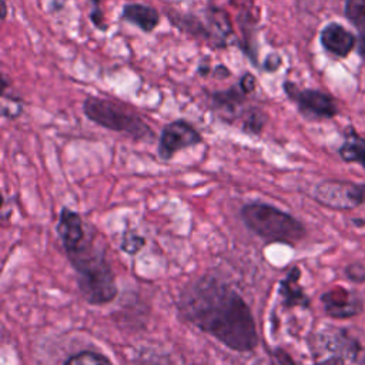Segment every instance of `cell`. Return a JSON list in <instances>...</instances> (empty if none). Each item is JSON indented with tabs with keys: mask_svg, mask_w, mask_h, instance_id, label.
I'll use <instances>...</instances> for the list:
<instances>
[{
	"mask_svg": "<svg viewBox=\"0 0 365 365\" xmlns=\"http://www.w3.org/2000/svg\"><path fill=\"white\" fill-rule=\"evenodd\" d=\"M182 317L234 351H251L258 344L255 322L248 304L228 284L202 277L180 297Z\"/></svg>",
	"mask_w": 365,
	"mask_h": 365,
	"instance_id": "1",
	"label": "cell"
},
{
	"mask_svg": "<svg viewBox=\"0 0 365 365\" xmlns=\"http://www.w3.org/2000/svg\"><path fill=\"white\" fill-rule=\"evenodd\" d=\"M57 232L77 272L78 288L90 304H107L117 295L114 274L103 250L87 232L81 217L70 208L60 211Z\"/></svg>",
	"mask_w": 365,
	"mask_h": 365,
	"instance_id": "2",
	"label": "cell"
},
{
	"mask_svg": "<svg viewBox=\"0 0 365 365\" xmlns=\"http://www.w3.org/2000/svg\"><path fill=\"white\" fill-rule=\"evenodd\" d=\"M241 217L252 232L268 241L295 244L305 234L298 220L269 204H247L241 210Z\"/></svg>",
	"mask_w": 365,
	"mask_h": 365,
	"instance_id": "3",
	"label": "cell"
},
{
	"mask_svg": "<svg viewBox=\"0 0 365 365\" xmlns=\"http://www.w3.org/2000/svg\"><path fill=\"white\" fill-rule=\"evenodd\" d=\"M83 111L93 123L117 133H124L135 140H151L154 137L151 127L123 103L93 96L84 100Z\"/></svg>",
	"mask_w": 365,
	"mask_h": 365,
	"instance_id": "4",
	"label": "cell"
},
{
	"mask_svg": "<svg viewBox=\"0 0 365 365\" xmlns=\"http://www.w3.org/2000/svg\"><path fill=\"white\" fill-rule=\"evenodd\" d=\"M284 90L287 96L297 103L299 113L307 118H331L338 111L334 98L319 90H301L291 81L284 83Z\"/></svg>",
	"mask_w": 365,
	"mask_h": 365,
	"instance_id": "5",
	"label": "cell"
},
{
	"mask_svg": "<svg viewBox=\"0 0 365 365\" xmlns=\"http://www.w3.org/2000/svg\"><path fill=\"white\" fill-rule=\"evenodd\" d=\"M202 141L198 130L185 120H175L164 125L158 141V157L170 160L182 148L197 145Z\"/></svg>",
	"mask_w": 365,
	"mask_h": 365,
	"instance_id": "6",
	"label": "cell"
},
{
	"mask_svg": "<svg viewBox=\"0 0 365 365\" xmlns=\"http://www.w3.org/2000/svg\"><path fill=\"white\" fill-rule=\"evenodd\" d=\"M362 197L361 187L345 181H324L315 188L317 201L335 210L354 208L362 201Z\"/></svg>",
	"mask_w": 365,
	"mask_h": 365,
	"instance_id": "7",
	"label": "cell"
},
{
	"mask_svg": "<svg viewBox=\"0 0 365 365\" xmlns=\"http://www.w3.org/2000/svg\"><path fill=\"white\" fill-rule=\"evenodd\" d=\"M324 48L338 57H345L355 46V37L338 23L327 24L319 36Z\"/></svg>",
	"mask_w": 365,
	"mask_h": 365,
	"instance_id": "8",
	"label": "cell"
},
{
	"mask_svg": "<svg viewBox=\"0 0 365 365\" xmlns=\"http://www.w3.org/2000/svg\"><path fill=\"white\" fill-rule=\"evenodd\" d=\"M121 19L137 26L144 33H151L160 23V13L147 4L125 3L121 9Z\"/></svg>",
	"mask_w": 365,
	"mask_h": 365,
	"instance_id": "9",
	"label": "cell"
},
{
	"mask_svg": "<svg viewBox=\"0 0 365 365\" xmlns=\"http://www.w3.org/2000/svg\"><path fill=\"white\" fill-rule=\"evenodd\" d=\"M245 91L242 90V87L238 84L230 87L228 90H222V91H217L212 94V106L214 108L227 115V120H232L240 114V108L242 106V103L245 101Z\"/></svg>",
	"mask_w": 365,
	"mask_h": 365,
	"instance_id": "10",
	"label": "cell"
},
{
	"mask_svg": "<svg viewBox=\"0 0 365 365\" xmlns=\"http://www.w3.org/2000/svg\"><path fill=\"white\" fill-rule=\"evenodd\" d=\"M299 279V269L294 267L287 277L281 281L279 294L282 297L285 307H295V305H308V298L302 292V288L298 284Z\"/></svg>",
	"mask_w": 365,
	"mask_h": 365,
	"instance_id": "11",
	"label": "cell"
},
{
	"mask_svg": "<svg viewBox=\"0 0 365 365\" xmlns=\"http://www.w3.org/2000/svg\"><path fill=\"white\" fill-rule=\"evenodd\" d=\"M325 309L334 317H348L358 311V304L345 291L332 289L322 297Z\"/></svg>",
	"mask_w": 365,
	"mask_h": 365,
	"instance_id": "12",
	"label": "cell"
},
{
	"mask_svg": "<svg viewBox=\"0 0 365 365\" xmlns=\"http://www.w3.org/2000/svg\"><path fill=\"white\" fill-rule=\"evenodd\" d=\"M345 16L359 34V53L365 56V0H345Z\"/></svg>",
	"mask_w": 365,
	"mask_h": 365,
	"instance_id": "13",
	"label": "cell"
},
{
	"mask_svg": "<svg viewBox=\"0 0 365 365\" xmlns=\"http://www.w3.org/2000/svg\"><path fill=\"white\" fill-rule=\"evenodd\" d=\"M341 157L348 163H359L365 168V140L356 135L349 137L339 148Z\"/></svg>",
	"mask_w": 365,
	"mask_h": 365,
	"instance_id": "14",
	"label": "cell"
},
{
	"mask_svg": "<svg viewBox=\"0 0 365 365\" xmlns=\"http://www.w3.org/2000/svg\"><path fill=\"white\" fill-rule=\"evenodd\" d=\"M64 365H111V362L98 352L84 351L70 356Z\"/></svg>",
	"mask_w": 365,
	"mask_h": 365,
	"instance_id": "15",
	"label": "cell"
},
{
	"mask_svg": "<svg viewBox=\"0 0 365 365\" xmlns=\"http://www.w3.org/2000/svg\"><path fill=\"white\" fill-rule=\"evenodd\" d=\"M264 121H265V115L261 110L251 107L244 113V120H242V128L248 133L252 134H258L261 131V128L264 127Z\"/></svg>",
	"mask_w": 365,
	"mask_h": 365,
	"instance_id": "16",
	"label": "cell"
},
{
	"mask_svg": "<svg viewBox=\"0 0 365 365\" xmlns=\"http://www.w3.org/2000/svg\"><path fill=\"white\" fill-rule=\"evenodd\" d=\"M144 247V238L140 237L138 234L134 232H127L124 234L123 242H121V250L128 252V254H135Z\"/></svg>",
	"mask_w": 365,
	"mask_h": 365,
	"instance_id": "17",
	"label": "cell"
},
{
	"mask_svg": "<svg viewBox=\"0 0 365 365\" xmlns=\"http://www.w3.org/2000/svg\"><path fill=\"white\" fill-rule=\"evenodd\" d=\"M90 3H93L91 7V13H90V19L94 23L96 27H98L100 30H106L107 27L103 23V16H101V10H100V1L98 0H90Z\"/></svg>",
	"mask_w": 365,
	"mask_h": 365,
	"instance_id": "18",
	"label": "cell"
},
{
	"mask_svg": "<svg viewBox=\"0 0 365 365\" xmlns=\"http://www.w3.org/2000/svg\"><path fill=\"white\" fill-rule=\"evenodd\" d=\"M255 77L251 74V73H245L241 78H240V86L242 87V90L250 94L255 90Z\"/></svg>",
	"mask_w": 365,
	"mask_h": 365,
	"instance_id": "19",
	"label": "cell"
},
{
	"mask_svg": "<svg viewBox=\"0 0 365 365\" xmlns=\"http://www.w3.org/2000/svg\"><path fill=\"white\" fill-rule=\"evenodd\" d=\"M281 64V57L278 54H269L265 61H264V67L268 71H275Z\"/></svg>",
	"mask_w": 365,
	"mask_h": 365,
	"instance_id": "20",
	"label": "cell"
},
{
	"mask_svg": "<svg viewBox=\"0 0 365 365\" xmlns=\"http://www.w3.org/2000/svg\"><path fill=\"white\" fill-rule=\"evenodd\" d=\"M7 16V6H6V0H1V17L6 19Z\"/></svg>",
	"mask_w": 365,
	"mask_h": 365,
	"instance_id": "21",
	"label": "cell"
},
{
	"mask_svg": "<svg viewBox=\"0 0 365 365\" xmlns=\"http://www.w3.org/2000/svg\"><path fill=\"white\" fill-rule=\"evenodd\" d=\"M318 365H334L332 362H325V364H318Z\"/></svg>",
	"mask_w": 365,
	"mask_h": 365,
	"instance_id": "22",
	"label": "cell"
}]
</instances>
